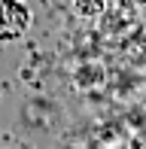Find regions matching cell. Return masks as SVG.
Returning a JSON list of instances; mask_svg holds the SVG:
<instances>
[{
    "instance_id": "cell-1",
    "label": "cell",
    "mask_w": 146,
    "mask_h": 149,
    "mask_svg": "<svg viewBox=\"0 0 146 149\" xmlns=\"http://www.w3.org/2000/svg\"><path fill=\"white\" fill-rule=\"evenodd\" d=\"M34 24V9L24 0H0V43H18Z\"/></svg>"
},
{
    "instance_id": "cell-2",
    "label": "cell",
    "mask_w": 146,
    "mask_h": 149,
    "mask_svg": "<svg viewBox=\"0 0 146 149\" xmlns=\"http://www.w3.org/2000/svg\"><path fill=\"white\" fill-rule=\"evenodd\" d=\"M70 9H73V15L82 18V22H95V18H101L104 12H107V0H73Z\"/></svg>"
},
{
    "instance_id": "cell-3",
    "label": "cell",
    "mask_w": 146,
    "mask_h": 149,
    "mask_svg": "<svg viewBox=\"0 0 146 149\" xmlns=\"http://www.w3.org/2000/svg\"><path fill=\"white\" fill-rule=\"evenodd\" d=\"M107 3H113L116 9H125V12H140V9H146V0H107Z\"/></svg>"
}]
</instances>
